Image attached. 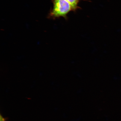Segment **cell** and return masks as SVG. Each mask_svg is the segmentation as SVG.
Segmentation results:
<instances>
[{"label": "cell", "instance_id": "7a4b0ae2", "mask_svg": "<svg viewBox=\"0 0 121 121\" xmlns=\"http://www.w3.org/2000/svg\"><path fill=\"white\" fill-rule=\"evenodd\" d=\"M71 4L72 8L73 11L75 12L77 10L81 9L78 4L81 1H87V0H66Z\"/></svg>", "mask_w": 121, "mask_h": 121}, {"label": "cell", "instance_id": "6da1fadb", "mask_svg": "<svg viewBox=\"0 0 121 121\" xmlns=\"http://www.w3.org/2000/svg\"><path fill=\"white\" fill-rule=\"evenodd\" d=\"M53 4V7L50 12L48 17L55 19L63 17L68 19L67 15L72 11L71 6L66 0H51Z\"/></svg>", "mask_w": 121, "mask_h": 121}, {"label": "cell", "instance_id": "3957f363", "mask_svg": "<svg viewBox=\"0 0 121 121\" xmlns=\"http://www.w3.org/2000/svg\"><path fill=\"white\" fill-rule=\"evenodd\" d=\"M8 117H4L1 114H0V121H8Z\"/></svg>", "mask_w": 121, "mask_h": 121}]
</instances>
